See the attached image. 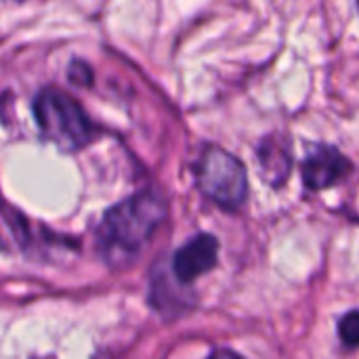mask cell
<instances>
[{
  "mask_svg": "<svg viewBox=\"0 0 359 359\" xmlns=\"http://www.w3.org/2000/svg\"><path fill=\"white\" fill-rule=\"evenodd\" d=\"M339 334L341 341L347 347H359V309L349 311L339 322Z\"/></svg>",
  "mask_w": 359,
  "mask_h": 359,
  "instance_id": "obj_7",
  "label": "cell"
},
{
  "mask_svg": "<svg viewBox=\"0 0 359 359\" xmlns=\"http://www.w3.org/2000/svg\"><path fill=\"white\" fill-rule=\"evenodd\" d=\"M259 162L265 181H269L273 187H280L288 179L292 166V151H290L288 137L284 135L265 137L259 145Z\"/></svg>",
  "mask_w": 359,
  "mask_h": 359,
  "instance_id": "obj_6",
  "label": "cell"
},
{
  "mask_svg": "<svg viewBox=\"0 0 359 359\" xmlns=\"http://www.w3.org/2000/svg\"><path fill=\"white\" fill-rule=\"evenodd\" d=\"M166 219V202L154 189H143L111 206L95 233L99 257L109 267H128L149 244Z\"/></svg>",
  "mask_w": 359,
  "mask_h": 359,
  "instance_id": "obj_1",
  "label": "cell"
},
{
  "mask_svg": "<svg viewBox=\"0 0 359 359\" xmlns=\"http://www.w3.org/2000/svg\"><path fill=\"white\" fill-rule=\"evenodd\" d=\"M196 179L200 191L223 208H238L248 196V175L240 158L229 151L208 145L198 164Z\"/></svg>",
  "mask_w": 359,
  "mask_h": 359,
  "instance_id": "obj_3",
  "label": "cell"
},
{
  "mask_svg": "<svg viewBox=\"0 0 359 359\" xmlns=\"http://www.w3.org/2000/svg\"><path fill=\"white\" fill-rule=\"evenodd\" d=\"M67 78L76 86H90L93 84V69L82 59H74L67 67Z\"/></svg>",
  "mask_w": 359,
  "mask_h": 359,
  "instance_id": "obj_8",
  "label": "cell"
},
{
  "mask_svg": "<svg viewBox=\"0 0 359 359\" xmlns=\"http://www.w3.org/2000/svg\"><path fill=\"white\" fill-rule=\"evenodd\" d=\"M353 170L351 160L332 145H320L316 147L305 160H303V181L309 189H328L343 181Z\"/></svg>",
  "mask_w": 359,
  "mask_h": 359,
  "instance_id": "obj_4",
  "label": "cell"
},
{
  "mask_svg": "<svg viewBox=\"0 0 359 359\" xmlns=\"http://www.w3.org/2000/svg\"><path fill=\"white\" fill-rule=\"evenodd\" d=\"M210 359H242L238 353H233V351H217L215 355Z\"/></svg>",
  "mask_w": 359,
  "mask_h": 359,
  "instance_id": "obj_9",
  "label": "cell"
},
{
  "mask_svg": "<svg viewBox=\"0 0 359 359\" xmlns=\"http://www.w3.org/2000/svg\"><path fill=\"white\" fill-rule=\"evenodd\" d=\"M34 118L46 139L65 151L82 149L93 139V124L82 105L57 86H44L34 99Z\"/></svg>",
  "mask_w": 359,
  "mask_h": 359,
  "instance_id": "obj_2",
  "label": "cell"
},
{
  "mask_svg": "<svg viewBox=\"0 0 359 359\" xmlns=\"http://www.w3.org/2000/svg\"><path fill=\"white\" fill-rule=\"evenodd\" d=\"M219 261V240L210 233H198L172 257V273L181 284H191L208 273Z\"/></svg>",
  "mask_w": 359,
  "mask_h": 359,
  "instance_id": "obj_5",
  "label": "cell"
}]
</instances>
